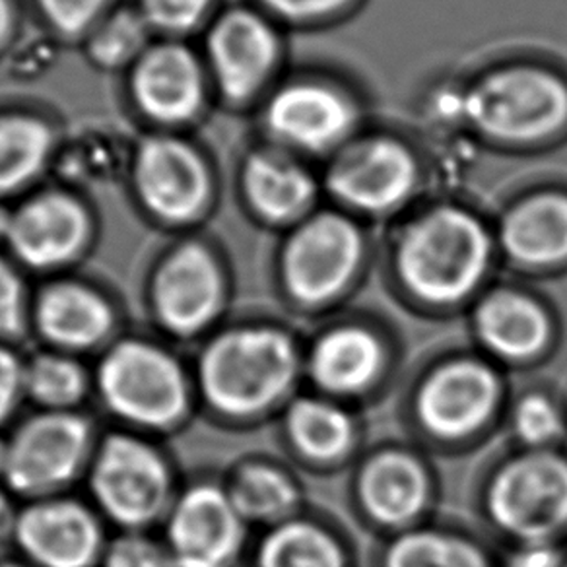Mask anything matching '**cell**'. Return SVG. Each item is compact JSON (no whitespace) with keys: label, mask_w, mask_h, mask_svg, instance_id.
Instances as JSON below:
<instances>
[{"label":"cell","mask_w":567,"mask_h":567,"mask_svg":"<svg viewBox=\"0 0 567 567\" xmlns=\"http://www.w3.org/2000/svg\"><path fill=\"white\" fill-rule=\"evenodd\" d=\"M10 220H12V214L2 213L0 210V237H9Z\"/></svg>","instance_id":"obj_43"},{"label":"cell","mask_w":567,"mask_h":567,"mask_svg":"<svg viewBox=\"0 0 567 567\" xmlns=\"http://www.w3.org/2000/svg\"><path fill=\"white\" fill-rule=\"evenodd\" d=\"M24 324V288L9 262L0 259V337H14Z\"/></svg>","instance_id":"obj_36"},{"label":"cell","mask_w":567,"mask_h":567,"mask_svg":"<svg viewBox=\"0 0 567 567\" xmlns=\"http://www.w3.org/2000/svg\"><path fill=\"white\" fill-rule=\"evenodd\" d=\"M502 239L523 265H554L567 259V197L546 193L527 198L505 218Z\"/></svg>","instance_id":"obj_22"},{"label":"cell","mask_w":567,"mask_h":567,"mask_svg":"<svg viewBox=\"0 0 567 567\" xmlns=\"http://www.w3.org/2000/svg\"><path fill=\"white\" fill-rule=\"evenodd\" d=\"M564 567H567V564H566V566H564Z\"/></svg>","instance_id":"obj_45"},{"label":"cell","mask_w":567,"mask_h":567,"mask_svg":"<svg viewBox=\"0 0 567 567\" xmlns=\"http://www.w3.org/2000/svg\"><path fill=\"white\" fill-rule=\"evenodd\" d=\"M245 193L255 210L268 220H292L316 197V183L288 159L255 154L244 174Z\"/></svg>","instance_id":"obj_24"},{"label":"cell","mask_w":567,"mask_h":567,"mask_svg":"<svg viewBox=\"0 0 567 567\" xmlns=\"http://www.w3.org/2000/svg\"><path fill=\"white\" fill-rule=\"evenodd\" d=\"M385 566L488 567L473 544L434 530H417L399 538L386 551Z\"/></svg>","instance_id":"obj_30"},{"label":"cell","mask_w":567,"mask_h":567,"mask_svg":"<svg viewBox=\"0 0 567 567\" xmlns=\"http://www.w3.org/2000/svg\"><path fill=\"white\" fill-rule=\"evenodd\" d=\"M97 389L113 414L142 427H169L189 404L182 365L144 340H123L103 355Z\"/></svg>","instance_id":"obj_3"},{"label":"cell","mask_w":567,"mask_h":567,"mask_svg":"<svg viewBox=\"0 0 567 567\" xmlns=\"http://www.w3.org/2000/svg\"><path fill=\"white\" fill-rule=\"evenodd\" d=\"M354 111L342 95L319 84H293L275 95L267 111L270 131L306 151H324L344 138Z\"/></svg>","instance_id":"obj_17"},{"label":"cell","mask_w":567,"mask_h":567,"mask_svg":"<svg viewBox=\"0 0 567 567\" xmlns=\"http://www.w3.org/2000/svg\"><path fill=\"white\" fill-rule=\"evenodd\" d=\"M10 24V10L7 0H0V40L7 35Z\"/></svg>","instance_id":"obj_41"},{"label":"cell","mask_w":567,"mask_h":567,"mask_svg":"<svg viewBox=\"0 0 567 567\" xmlns=\"http://www.w3.org/2000/svg\"><path fill=\"white\" fill-rule=\"evenodd\" d=\"M276 14H282L293 20H309V18L323 17L332 10L340 9L348 0H260Z\"/></svg>","instance_id":"obj_38"},{"label":"cell","mask_w":567,"mask_h":567,"mask_svg":"<svg viewBox=\"0 0 567 567\" xmlns=\"http://www.w3.org/2000/svg\"><path fill=\"white\" fill-rule=\"evenodd\" d=\"M87 220L74 198L48 193L20 206L10 220L9 241L18 259L32 268H55L84 247Z\"/></svg>","instance_id":"obj_15"},{"label":"cell","mask_w":567,"mask_h":567,"mask_svg":"<svg viewBox=\"0 0 567 567\" xmlns=\"http://www.w3.org/2000/svg\"><path fill=\"white\" fill-rule=\"evenodd\" d=\"M18 515L20 512L12 507L9 496L0 489V543L17 535Z\"/></svg>","instance_id":"obj_40"},{"label":"cell","mask_w":567,"mask_h":567,"mask_svg":"<svg viewBox=\"0 0 567 567\" xmlns=\"http://www.w3.org/2000/svg\"><path fill=\"white\" fill-rule=\"evenodd\" d=\"M383 363V348L358 327L337 329L317 342L309 370L317 385L334 394H355L373 383Z\"/></svg>","instance_id":"obj_23"},{"label":"cell","mask_w":567,"mask_h":567,"mask_svg":"<svg viewBox=\"0 0 567 567\" xmlns=\"http://www.w3.org/2000/svg\"><path fill=\"white\" fill-rule=\"evenodd\" d=\"M90 424L76 412L28 417L9 440L4 482L18 494L49 497L82 471L90 450Z\"/></svg>","instance_id":"obj_7"},{"label":"cell","mask_w":567,"mask_h":567,"mask_svg":"<svg viewBox=\"0 0 567 567\" xmlns=\"http://www.w3.org/2000/svg\"><path fill=\"white\" fill-rule=\"evenodd\" d=\"M494 371L474 360L451 362L425 379L417 393V416L432 434L455 440L473 434L497 402Z\"/></svg>","instance_id":"obj_13"},{"label":"cell","mask_w":567,"mask_h":567,"mask_svg":"<svg viewBox=\"0 0 567 567\" xmlns=\"http://www.w3.org/2000/svg\"><path fill=\"white\" fill-rule=\"evenodd\" d=\"M134 182L148 210L174 224L193 220L205 208L210 193L203 159L175 138H152L142 144Z\"/></svg>","instance_id":"obj_12"},{"label":"cell","mask_w":567,"mask_h":567,"mask_svg":"<svg viewBox=\"0 0 567 567\" xmlns=\"http://www.w3.org/2000/svg\"><path fill=\"white\" fill-rule=\"evenodd\" d=\"M362 259V237L352 221L324 213L306 221L284 252V280L296 300L324 303L350 282Z\"/></svg>","instance_id":"obj_8"},{"label":"cell","mask_w":567,"mask_h":567,"mask_svg":"<svg viewBox=\"0 0 567 567\" xmlns=\"http://www.w3.org/2000/svg\"><path fill=\"white\" fill-rule=\"evenodd\" d=\"M489 237L473 214L437 208L404 231L396 249L402 282L430 303H455L473 292L488 267Z\"/></svg>","instance_id":"obj_2"},{"label":"cell","mask_w":567,"mask_h":567,"mask_svg":"<svg viewBox=\"0 0 567 567\" xmlns=\"http://www.w3.org/2000/svg\"><path fill=\"white\" fill-rule=\"evenodd\" d=\"M86 385L82 365L63 352L35 355L24 365V393L51 412H72Z\"/></svg>","instance_id":"obj_29"},{"label":"cell","mask_w":567,"mask_h":567,"mask_svg":"<svg viewBox=\"0 0 567 567\" xmlns=\"http://www.w3.org/2000/svg\"><path fill=\"white\" fill-rule=\"evenodd\" d=\"M488 512L497 527L530 544L567 525V461L538 451L513 458L489 484Z\"/></svg>","instance_id":"obj_6"},{"label":"cell","mask_w":567,"mask_h":567,"mask_svg":"<svg viewBox=\"0 0 567 567\" xmlns=\"http://www.w3.org/2000/svg\"><path fill=\"white\" fill-rule=\"evenodd\" d=\"M24 393V365L9 348L0 347V424L17 406L18 396Z\"/></svg>","instance_id":"obj_37"},{"label":"cell","mask_w":567,"mask_h":567,"mask_svg":"<svg viewBox=\"0 0 567 567\" xmlns=\"http://www.w3.org/2000/svg\"><path fill=\"white\" fill-rule=\"evenodd\" d=\"M7 465H9V440L0 437V476L4 478L7 473Z\"/></svg>","instance_id":"obj_42"},{"label":"cell","mask_w":567,"mask_h":567,"mask_svg":"<svg viewBox=\"0 0 567 567\" xmlns=\"http://www.w3.org/2000/svg\"><path fill=\"white\" fill-rule=\"evenodd\" d=\"M466 118L497 141L533 142L567 121V87L550 72L512 66L492 72L461 100Z\"/></svg>","instance_id":"obj_4"},{"label":"cell","mask_w":567,"mask_h":567,"mask_svg":"<svg viewBox=\"0 0 567 567\" xmlns=\"http://www.w3.org/2000/svg\"><path fill=\"white\" fill-rule=\"evenodd\" d=\"M51 133L40 118L0 117V195L22 187L45 166Z\"/></svg>","instance_id":"obj_26"},{"label":"cell","mask_w":567,"mask_h":567,"mask_svg":"<svg viewBox=\"0 0 567 567\" xmlns=\"http://www.w3.org/2000/svg\"><path fill=\"white\" fill-rule=\"evenodd\" d=\"M210 0H141L142 14L167 32H187L205 17Z\"/></svg>","instance_id":"obj_34"},{"label":"cell","mask_w":567,"mask_h":567,"mask_svg":"<svg viewBox=\"0 0 567 567\" xmlns=\"http://www.w3.org/2000/svg\"><path fill=\"white\" fill-rule=\"evenodd\" d=\"M208 55L221 92L245 100L259 90L275 64V33L251 12L234 10L214 25Z\"/></svg>","instance_id":"obj_16"},{"label":"cell","mask_w":567,"mask_h":567,"mask_svg":"<svg viewBox=\"0 0 567 567\" xmlns=\"http://www.w3.org/2000/svg\"><path fill=\"white\" fill-rule=\"evenodd\" d=\"M90 488L110 519L128 530H141L169 504L172 478L166 461L151 443L113 434L95 453Z\"/></svg>","instance_id":"obj_5"},{"label":"cell","mask_w":567,"mask_h":567,"mask_svg":"<svg viewBox=\"0 0 567 567\" xmlns=\"http://www.w3.org/2000/svg\"><path fill=\"white\" fill-rule=\"evenodd\" d=\"M152 296L162 324L179 337H193L224 306L220 267L203 245H182L162 262Z\"/></svg>","instance_id":"obj_10"},{"label":"cell","mask_w":567,"mask_h":567,"mask_svg":"<svg viewBox=\"0 0 567 567\" xmlns=\"http://www.w3.org/2000/svg\"><path fill=\"white\" fill-rule=\"evenodd\" d=\"M259 567H344L339 544L311 523H280L260 544Z\"/></svg>","instance_id":"obj_27"},{"label":"cell","mask_w":567,"mask_h":567,"mask_svg":"<svg viewBox=\"0 0 567 567\" xmlns=\"http://www.w3.org/2000/svg\"><path fill=\"white\" fill-rule=\"evenodd\" d=\"M296 371L298 354L284 332L237 329L206 347L198 383L213 409L228 416H251L288 393Z\"/></svg>","instance_id":"obj_1"},{"label":"cell","mask_w":567,"mask_h":567,"mask_svg":"<svg viewBox=\"0 0 567 567\" xmlns=\"http://www.w3.org/2000/svg\"><path fill=\"white\" fill-rule=\"evenodd\" d=\"M513 427L528 445H546L564 432L558 409L543 394H528L517 404Z\"/></svg>","instance_id":"obj_32"},{"label":"cell","mask_w":567,"mask_h":567,"mask_svg":"<svg viewBox=\"0 0 567 567\" xmlns=\"http://www.w3.org/2000/svg\"><path fill=\"white\" fill-rule=\"evenodd\" d=\"M107 0H40L41 10L56 30L76 35L94 24Z\"/></svg>","instance_id":"obj_35"},{"label":"cell","mask_w":567,"mask_h":567,"mask_svg":"<svg viewBox=\"0 0 567 567\" xmlns=\"http://www.w3.org/2000/svg\"><path fill=\"white\" fill-rule=\"evenodd\" d=\"M288 435L306 457L332 461L352 447L354 424L331 402L301 399L288 412Z\"/></svg>","instance_id":"obj_25"},{"label":"cell","mask_w":567,"mask_h":567,"mask_svg":"<svg viewBox=\"0 0 567 567\" xmlns=\"http://www.w3.org/2000/svg\"><path fill=\"white\" fill-rule=\"evenodd\" d=\"M144 25L141 18L121 12L111 18L90 43V53L102 66H117L128 61L141 49Z\"/></svg>","instance_id":"obj_31"},{"label":"cell","mask_w":567,"mask_h":567,"mask_svg":"<svg viewBox=\"0 0 567 567\" xmlns=\"http://www.w3.org/2000/svg\"><path fill=\"white\" fill-rule=\"evenodd\" d=\"M558 554L544 546V544H530V548L520 551L517 558L513 559L512 567H564Z\"/></svg>","instance_id":"obj_39"},{"label":"cell","mask_w":567,"mask_h":567,"mask_svg":"<svg viewBox=\"0 0 567 567\" xmlns=\"http://www.w3.org/2000/svg\"><path fill=\"white\" fill-rule=\"evenodd\" d=\"M228 496L244 520L260 523L282 520L298 504V489L293 482L267 465L241 468L231 482Z\"/></svg>","instance_id":"obj_28"},{"label":"cell","mask_w":567,"mask_h":567,"mask_svg":"<svg viewBox=\"0 0 567 567\" xmlns=\"http://www.w3.org/2000/svg\"><path fill=\"white\" fill-rule=\"evenodd\" d=\"M133 92L144 113L164 123L193 117L203 102V76L195 56L182 45H159L136 64Z\"/></svg>","instance_id":"obj_18"},{"label":"cell","mask_w":567,"mask_h":567,"mask_svg":"<svg viewBox=\"0 0 567 567\" xmlns=\"http://www.w3.org/2000/svg\"><path fill=\"white\" fill-rule=\"evenodd\" d=\"M416 182V166L399 142L368 141L340 156L329 172V187L348 205L381 213L401 205Z\"/></svg>","instance_id":"obj_14"},{"label":"cell","mask_w":567,"mask_h":567,"mask_svg":"<svg viewBox=\"0 0 567 567\" xmlns=\"http://www.w3.org/2000/svg\"><path fill=\"white\" fill-rule=\"evenodd\" d=\"M14 540L40 567H90L102 556L94 513L63 497H43L22 509Z\"/></svg>","instance_id":"obj_11"},{"label":"cell","mask_w":567,"mask_h":567,"mask_svg":"<svg viewBox=\"0 0 567 567\" xmlns=\"http://www.w3.org/2000/svg\"><path fill=\"white\" fill-rule=\"evenodd\" d=\"M244 517L228 492L195 486L175 502L167 517L174 567H231L244 543Z\"/></svg>","instance_id":"obj_9"},{"label":"cell","mask_w":567,"mask_h":567,"mask_svg":"<svg viewBox=\"0 0 567 567\" xmlns=\"http://www.w3.org/2000/svg\"><path fill=\"white\" fill-rule=\"evenodd\" d=\"M474 323L482 342L509 360L535 355L550 337V323L540 306L512 290L494 292L482 301Z\"/></svg>","instance_id":"obj_21"},{"label":"cell","mask_w":567,"mask_h":567,"mask_svg":"<svg viewBox=\"0 0 567 567\" xmlns=\"http://www.w3.org/2000/svg\"><path fill=\"white\" fill-rule=\"evenodd\" d=\"M430 486L416 458L389 451L371 458L360 476L365 512L385 525H402L424 509Z\"/></svg>","instance_id":"obj_20"},{"label":"cell","mask_w":567,"mask_h":567,"mask_svg":"<svg viewBox=\"0 0 567 567\" xmlns=\"http://www.w3.org/2000/svg\"><path fill=\"white\" fill-rule=\"evenodd\" d=\"M103 567H174L166 544L128 530L103 550Z\"/></svg>","instance_id":"obj_33"},{"label":"cell","mask_w":567,"mask_h":567,"mask_svg":"<svg viewBox=\"0 0 567 567\" xmlns=\"http://www.w3.org/2000/svg\"><path fill=\"white\" fill-rule=\"evenodd\" d=\"M35 323L59 350H87L110 334L113 311L90 286L59 282L41 293L35 306Z\"/></svg>","instance_id":"obj_19"},{"label":"cell","mask_w":567,"mask_h":567,"mask_svg":"<svg viewBox=\"0 0 567 567\" xmlns=\"http://www.w3.org/2000/svg\"><path fill=\"white\" fill-rule=\"evenodd\" d=\"M0 567H24V566H18V564H2Z\"/></svg>","instance_id":"obj_44"}]
</instances>
